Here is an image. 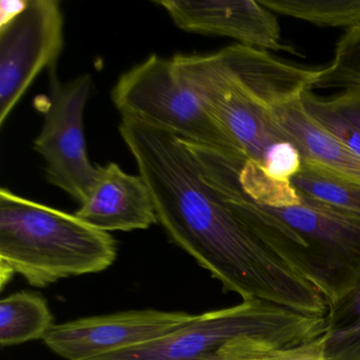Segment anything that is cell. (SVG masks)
Returning a JSON list of instances; mask_svg holds the SVG:
<instances>
[{
  "mask_svg": "<svg viewBox=\"0 0 360 360\" xmlns=\"http://www.w3.org/2000/svg\"><path fill=\"white\" fill-rule=\"evenodd\" d=\"M49 90L44 98V121L33 148L45 161L46 179L83 203L100 174L88 157L84 115L92 89L90 75L68 83L58 77V65L48 70Z\"/></svg>",
  "mask_w": 360,
  "mask_h": 360,
  "instance_id": "6",
  "label": "cell"
},
{
  "mask_svg": "<svg viewBox=\"0 0 360 360\" xmlns=\"http://www.w3.org/2000/svg\"><path fill=\"white\" fill-rule=\"evenodd\" d=\"M324 349L330 360H360V282L328 305Z\"/></svg>",
  "mask_w": 360,
  "mask_h": 360,
  "instance_id": "13",
  "label": "cell"
},
{
  "mask_svg": "<svg viewBox=\"0 0 360 360\" xmlns=\"http://www.w3.org/2000/svg\"><path fill=\"white\" fill-rule=\"evenodd\" d=\"M53 317L43 297L18 292L0 301V345H22L45 339L53 326Z\"/></svg>",
  "mask_w": 360,
  "mask_h": 360,
  "instance_id": "12",
  "label": "cell"
},
{
  "mask_svg": "<svg viewBox=\"0 0 360 360\" xmlns=\"http://www.w3.org/2000/svg\"><path fill=\"white\" fill-rule=\"evenodd\" d=\"M197 315L157 309L127 311L54 324L44 341L68 360H94L162 338Z\"/></svg>",
  "mask_w": 360,
  "mask_h": 360,
  "instance_id": "8",
  "label": "cell"
},
{
  "mask_svg": "<svg viewBox=\"0 0 360 360\" xmlns=\"http://www.w3.org/2000/svg\"><path fill=\"white\" fill-rule=\"evenodd\" d=\"M111 98L122 117L139 120L186 142L245 158L197 94L181 81L172 58L151 54L121 75Z\"/></svg>",
  "mask_w": 360,
  "mask_h": 360,
  "instance_id": "5",
  "label": "cell"
},
{
  "mask_svg": "<svg viewBox=\"0 0 360 360\" xmlns=\"http://www.w3.org/2000/svg\"><path fill=\"white\" fill-rule=\"evenodd\" d=\"M302 96V94H301ZM301 96L273 105L274 117L298 147L303 161H313L360 183V157L335 140L307 112Z\"/></svg>",
  "mask_w": 360,
  "mask_h": 360,
  "instance_id": "11",
  "label": "cell"
},
{
  "mask_svg": "<svg viewBox=\"0 0 360 360\" xmlns=\"http://www.w3.org/2000/svg\"><path fill=\"white\" fill-rule=\"evenodd\" d=\"M301 100L305 110L316 123L345 148L360 157V130L330 108L326 98L316 96L311 90H305Z\"/></svg>",
  "mask_w": 360,
  "mask_h": 360,
  "instance_id": "17",
  "label": "cell"
},
{
  "mask_svg": "<svg viewBox=\"0 0 360 360\" xmlns=\"http://www.w3.org/2000/svg\"><path fill=\"white\" fill-rule=\"evenodd\" d=\"M119 131L150 191L158 223L224 290L328 315L326 298L238 218L184 140L132 117H122Z\"/></svg>",
  "mask_w": 360,
  "mask_h": 360,
  "instance_id": "1",
  "label": "cell"
},
{
  "mask_svg": "<svg viewBox=\"0 0 360 360\" xmlns=\"http://www.w3.org/2000/svg\"><path fill=\"white\" fill-rule=\"evenodd\" d=\"M292 185L305 195L360 218V183L313 161H303Z\"/></svg>",
  "mask_w": 360,
  "mask_h": 360,
  "instance_id": "14",
  "label": "cell"
},
{
  "mask_svg": "<svg viewBox=\"0 0 360 360\" xmlns=\"http://www.w3.org/2000/svg\"><path fill=\"white\" fill-rule=\"evenodd\" d=\"M255 360H330L324 349L323 335L294 347L264 354Z\"/></svg>",
  "mask_w": 360,
  "mask_h": 360,
  "instance_id": "19",
  "label": "cell"
},
{
  "mask_svg": "<svg viewBox=\"0 0 360 360\" xmlns=\"http://www.w3.org/2000/svg\"><path fill=\"white\" fill-rule=\"evenodd\" d=\"M273 13L320 27L347 30L360 25V0H259Z\"/></svg>",
  "mask_w": 360,
  "mask_h": 360,
  "instance_id": "15",
  "label": "cell"
},
{
  "mask_svg": "<svg viewBox=\"0 0 360 360\" xmlns=\"http://www.w3.org/2000/svg\"><path fill=\"white\" fill-rule=\"evenodd\" d=\"M360 87V25L339 39L332 63L318 70L314 88Z\"/></svg>",
  "mask_w": 360,
  "mask_h": 360,
  "instance_id": "16",
  "label": "cell"
},
{
  "mask_svg": "<svg viewBox=\"0 0 360 360\" xmlns=\"http://www.w3.org/2000/svg\"><path fill=\"white\" fill-rule=\"evenodd\" d=\"M75 216L101 231H131L158 223L150 191L142 176L117 164L100 166V174Z\"/></svg>",
  "mask_w": 360,
  "mask_h": 360,
  "instance_id": "10",
  "label": "cell"
},
{
  "mask_svg": "<svg viewBox=\"0 0 360 360\" xmlns=\"http://www.w3.org/2000/svg\"><path fill=\"white\" fill-rule=\"evenodd\" d=\"M326 100L330 108L360 130V87L347 88Z\"/></svg>",
  "mask_w": 360,
  "mask_h": 360,
  "instance_id": "20",
  "label": "cell"
},
{
  "mask_svg": "<svg viewBox=\"0 0 360 360\" xmlns=\"http://www.w3.org/2000/svg\"><path fill=\"white\" fill-rule=\"evenodd\" d=\"M64 14L58 0H27L0 22V126L41 71L58 65Z\"/></svg>",
  "mask_w": 360,
  "mask_h": 360,
  "instance_id": "7",
  "label": "cell"
},
{
  "mask_svg": "<svg viewBox=\"0 0 360 360\" xmlns=\"http://www.w3.org/2000/svg\"><path fill=\"white\" fill-rule=\"evenodd\" d=\"M326 317L250 299L200 314L157 340L94 360H255L321 336Z\"/></svg>",
  "mask_w": 360,
  "mask_h": 360,
  "instance_id": "4",
  "label": "cell"
},
{
  "mask_svg": "<svg viewBox=\"0 0 360 360\" xmlns=\"http://www.w3.org/2000/svg\"><path fill=\"white\" fill-rule=\"evenodd\" d=\"M208 182L246 227L328 305L359 283L360 218L283 181H271L252 201L226 165L212 170Z\"/></svg>",
  "mask_w": 360,
  "mask_h": 360,
  "instance_id": "2",
  "label": "cell"
},
{
  "mask_svg": "<svg viewBox=\"0 0 360 360\" xmlns=\"http://www.w3.org/2000/svg\"><path fill=\"white\" fill-rule=\"evenodd\" d=\"M181 30L229 37L239 45L266 52H294L281 41V29L273 12L255 0H158Z\"/></svg>",
  "mask_w": 360,
  "mask_h": 360,
  "instance_id": "9",
  "label": "cell"
},
{
  "mask_svg": "<svg viewBox=\"0 0 360 360\" xmlns=\"http://www.w3.org/2000/svg\"><path fill=\"white\" fill-rule=\"evenodd\" d=\"M302 164V155L298 147L292 141L285 140L271 147L258 165L269 178L292 182V178L300 172Z\"/></svg>",
  "mask_w": 360,
  "mask_h": 360,
  "instance_id": "18",
  "label": "cell"
},
{
  "mask_svg": "<svg viewBox=\"0 0 360 360\" xmlns=\"http://www.w3.org/2000/svg\"><path fill=\"white\" fill-rule=\"evenodd\" d=\"M117 255V242L107 231L6 187L0 191L1 288L16 273L37 288L100 273Z\"/></svg>",
  "mask_w": 360,
  "mask_h": 360,
  "instance_id": "3",
  "label": "cell"
}]
</instances>
